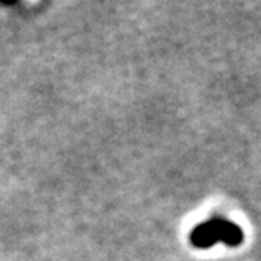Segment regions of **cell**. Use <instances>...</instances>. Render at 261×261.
<instances>
[{
    "label": "cell",
    "instance_id": "cell-1",
    "mask_svg": "<svg viewBox=\"0 0 261 261\" xmlns=\"http://www.w3.org/2000/svg\"><path fill=\"white\" fill-rule=\"evenodd\" d=\"M207 224L212 227V231L216 232L219 243H224L229 248H238L243 244L244 232L236 222L229 221V219L222 216H214L212 219H208Z\"/></svg>",
    "mask_w": 261,
    "mask_h": 261
},
{
    "label": "cell",
    "instance_id": "cell-2",
    "mask_svg": "<svg viewBox=\"0 0 261 261\" xmlns=\"http://www.w3.org/2000/svg\"><path fill=\"white\" fill-rule=\"evenodd\" d=\"M189 241L194 248L197 249H208V248H214L216 244L219 243V239L216 236V232L212 231V227L208 226L207 221L205 222H200L190 231V236H189Z\"/></svg>",
    "mask_w": 261,
    "mask_h": 261
}]
</instances>
